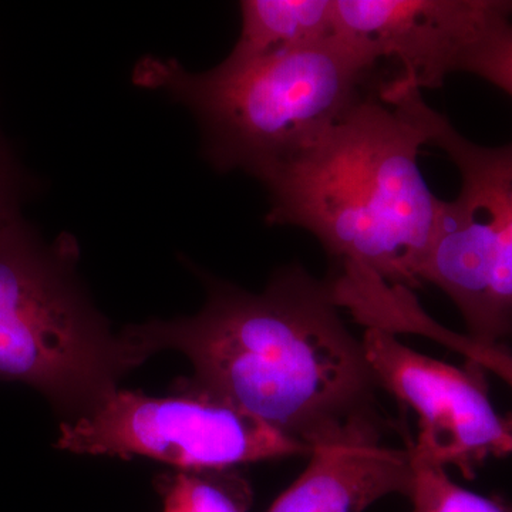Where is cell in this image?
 Segmentation results:
<instances>
[{
    "mask_svg": "<svg viewBox=\"0 0 512 512\" xmlns=\"http://www.w3.org/2000/svg\"><path fill=\"white\" fill-rule=\"evenodd\" d=\"M386 326L394 335L410 333L434 340L460 353L467 362L476 363L484 372L493 373L512 389V352L508 346L478 342L467 333L447 329L421 308L416 296L397 302L387 316Z\"/></svg>",
    "mask_w": 512,
    "mask_h": 512,
    "instance_id": "obj_12",
    "label": "cell"
},
{
    "mask_svg": "<svg viewBox=\"0 0 512 512\" xmlns=\"http://www.w3.org/2000/svg\"><path fill=\"white\" fill-rule=\"evenodd\" d=\"M410 447V444H409ZM410 512H512L500 497H484L461 487L448 476L447 468L414 453Z\"/></svg>",
    "mask_w": 512,
    "mask_h": 512,
    "instance_id": "obj_13",
    "label": "cell"
},
{
    "mask_svg": "<svg viewBox=\"0 0 512 512\" xmlns=\"http://www.w3.org/2000/svg\"><path fill=\"white\" fill-rule=\"evenodd\" d=\"M70 234L46 241L22 217L0 227V380L28 384L72 421L148 357L113 333L79 276Z\"/></svg>",
    "mask_w": 512,
    "mask_h": 512,
    "instance_id": "obj_4",
    "label": "cell"
},
{
    "mask_svg": "<svg viewBox=\"0 0 512 512\" xmlns=\"http://www.w3.org/2000/svg\"><path fill=\"white\" fill-rule=\"evenodd\" d=\"M376 66L340 40L192 73L175 59L138 60L133 82L190 109L208 163L256 180L308 150L365 92Z\"/></svg>",
    "mask_w": 512,
    "mask_h": 512,
    "instance_id": "obj_3",
    "label": "cell"
},
{
    "mask_svg": "<svg viewBox=\"0 0 512 512\" xmlns=\"http://www.w3.org/2000/svg\"><path fill=\"white\" fill-rule=\"evenodd\" d=\"M379 412L359 414L312 444L308 467L266 512H365L387 495L409 498L413 458L384 440Z\"/></svg>",
    "mask_w": 512,
    "mask_h": 512,
    "instance_id": "obj_9",
    "label": "cell"
},
{
    "mask_svg": "<svg viewBox=\"0 0 512 512\" xmlns=\"http://www.w3.org/2000/svg\"><path fill=\"white\" fill-rule=\"evenodd\" d=\"M20 175L0 140V227L20 218Z\"/></svg>",
    "mask_w": 512,
    "mask_h": 512,
    "instance_id": "obj_15",
    "label": "cell"
},
{
    "mask_svg": "<svg viewBox=\"0 0 512 512\" xmlns=\"http://www.w3.org/2000/svg\"><path fill=\"white\" fill-rule=\"evenodd\" d=\"M426 137L403 110L367 92L288 163L261 178L266 224L309 232L339 268L420 288L444 200L419 165Z\"/></svg>",
    "mask_w": 512,
    "mask_h": 512,
    "instance_id": "obj_2",
    "label": "cell"
},
{
    "mask_svg": "<svg viewBox=\"0 0 512 512\" xmlns=\"http://www.w3.org/2000/svg\"><path fill=\"white\" fill-rule=\"evenodd\" d=\"M202 279L200 312L123 329L148 359L177 350L190 360L194 373L175 392L225 400L309 451L352 417L376 412L379 387L330 279L299 265L276 271L262 292Z\"/></svg>",
    "mask_w": 512,
    "mask_h": 512,
    "instance_id": "obj_1",
    "label": "cell"
},
{
    "mask_svg": "<svg viewBox=\"0 0 512 512\" xmlns=\"http://www.w3.org/2000/svg\"><path fill=\"white\" fill-rule=\"evenodd\" d=\"M512 0H335L336 39L375 64L393 60L414 87L439 89Z\"/></svg>",
    "mask_w": 512,
    "mask_h": 512,
    "instance_id": "obj_8",
    "label": "cell"
},
{
    "mask_svg": "<svg viewBox=\"0 0 512 512\" xmlns=\"http://www.w3.org/2000/svg\"><path fill=\"white\" fill-rule=\"evenodd\" d=\"M56 447L89 456L147 457L174 470H231L309 454L234 404L205 394L150 396L119 389L92 413L60 426Z\"/></svg>",
    "mask_w": 512,
    "mask_h": 512,
    "instance_id": "obj_6",
    "label": "cell"
},
{
    "mask_svg": "<svg viewBox=\"0 0 512 512\" xmlns=\"http://www.w3.org/2000/svg\"><path fill=\"white\" fill-rule=\"evenodd\" d=\"M163 512H248L254 491L238 468L173 470L156 478Z\"/></svg>",
    "mask_w": 512,
    "mask_h": 512,
    "instance_id": "obj_11",
    "label": "cell"
},
{
    "mask_svg": "<svg viewBox=\"0 0 512 512\" xmlns=\"http://www.w3.org/2000/svg\"><path fill=\"white\" fill-rule=\"evenodd\" d=\"M379 96L403 110L423 131L426 146L446 153L461 177L457 197L443 202L421 284L446 293L468 336L507 346L512 340V143L485 147L467 140L402 77L384 80Z\"/></svg>",
    "mask_w": 512,
    "mask_h": 512,
    "instance_id": "obj_5",
    "label": "cell"
},
{
    "mask_svg": "<svg viewBox=\"0 0 512 512\" xmlns=\"http://www.w3.org/2000/svg\"><path fill=\"white\" fill-rule=\"evenodd\" d=\"M241 32L225 62L242 63L335 39V0H244Z\"/></svg>",
    "mask_w": 512,
    "mask_h": 512,
    "instance_id": "obj_10",
    "label": "cell"
},
{
    "mask_svg": "<svg viewBox=\"0 0 512 512\" xmlns=\"http://www.w3.org/2000/svg\"><path fill=\"white\" fill-rule=\"evenodd\" d=\"M362 343L377 387L416 414L414 453L466 478L485 461L512 454V417L494 409L476 363L448 365L377 328H366Z\"/></svg>",
    "mask_w": 512,
    "mask_h": 512,
    "instance_id": "obj_7",
    "label": "cell"
},
{
    "mask_svg": "<svg viewBox=\"0 0 512 512\" xmlns=\"http://www.w3.org/2000/svg\"><path fill=\"white\" fill-rule=\"evenodd\" d=\"M460 72L474 74L512 99V20L497 23L468 50Z\"/></svg>",
    "mask_w": 512,
    "mask_h": 512,
    "instance_id": "obj_14",
    "label": "cell"
}]
</instances>
